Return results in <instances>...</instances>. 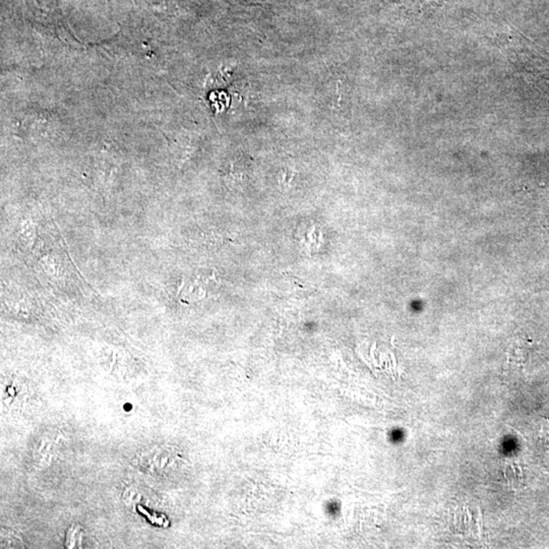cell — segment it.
I'll list each match as a JSON object with an SVG mask.
<instances>
[{
	"label": "cell",
	"instance_id": "obj_1",
	"mask_svg": "<svg viewBox=\"0 0 549 549\" xmlns=\"http://www.w3.org/2000/svg\"><path fill=\"white\" fill-rule=\"evenodd\" d=\"M478 512H480V516H478V535H481V510L480 508H478Z\"/></svg>",
	"mask_w": 549,
	"mask_h": 549
}]
</instances>
